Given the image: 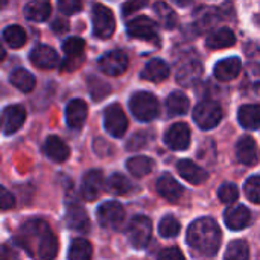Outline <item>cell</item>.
Instances as JSON below:
<instances>
[{
	"mask_svg": "<svg viewBox=\"0 0 260 260\" xmlns=\"http://www.w3.org/2000/svg\"><path fill=\"white\" fill-rule=\"evenodd\" d=\"M17 244L35 260H53L58 254V239L43 219L26 221L17 235Z\"/></svg>",
	"mask_w": 260,
	"mask_h": 260,
	"instance_id": "obj_1",
	"label": "cell"
},
{
	"mask_svg": "<svg viewBox=\"0 0 260 260\" xmlns=\"http://www.w3.org/2000/svg\"><path fill=\"white\" fill-rule=\"evenodd\" d=\"M222 233L212 218H200L187 230V244L203 256H215L221 247Z\"/></svg>",
	"mask_w": 260,
	"mask_h": 260,
	"instance_id": "obj_2",
	"label": "cell"
},
{
	"mask_svg": "<svg viewBox=\"0 0 260 260\" xmlns=\"http://www.w3.org/2000/svg\"><path fill=\"white\" fill-rule=\"evenodd\" d=\"M129 110L136 119L151 122L158 116V101L152 93L137 91L129 99Z\"/></svg>",
	"mask_w": 260,
	"mask_h": 260,
	"instance_id": "obj_3",
	"label": "cell"
},
{
	"mask_svg": "<svg viewBox=\"0 0 260 260\" xmlns=\"http://www.w3.org/2000/svg\"><path fill=\"white\" fill-rule=\"evenodd\" d=\"M193 119L201 129H212L222 119V108L215 101H203L193 110Z\"/></svg>",
	"mask_w": 260,
	"mask_h": 260,
	"instance_id": "obj_4",
	"label": "cell"
},
{
	"mask_svg": "<svg viewBox=\"0 0 260 260\" xmlns=\"http://www.w3.org/2000/svg\"><path fill=\"white\" fill-rule=\"evenodd\" d=\"M93 18V32L99 38H110L114 34L116 29V20L113 15V11L107 8L105 5H94L91 11Z\"/></svg>",
	"mask_w": 260,
	"mask_h": 260,
	"instance_id": "obj_5",
	"label": "cell"
},
{
	"mask_svg": "<svg viewBox=\"0 0 260 260\" xmlns=\"http://www.w3.org/2000/svg\"><path fill=\"white\" fill-rule=\"evenodd\" d=\"M151 236H152L151 219L143 215L133 218V221L129 222V227H128V239H129L131 245L137 250H142L149 244Z\"/></svg>",
	"mask_w": 260,
	"mask_h": 260,
	"instance_id": "obj_6",
	"label": "cell"
},
{
	"mask_svg": "<svg viewBox=\"0 0 260 260\" xmlns=\"http://www.w3.org/2000/svg\"><path fill=\"white\" fill-rule=\"evenodd\" d=\"M98 221L104 229L119 230L125 221V209L117 201H107L98 209Z\"/></svg>",
	"mask_w": 260,
	"mask_h": 260,
	"instance_id": "obj_7",
	"label": "cell"
},
{
	"mask_svg": "<svg viewBox=\"0 0 260 260\" xmlns=\"http://www.w3.org/2000/svg\"><path fill=\"white\" fill-rule=\"evenodd\" d=\"M104 126H105V131L108 134H111L113 137H122L126 129H128V119L122 110L120 105L117 104H113L110 107L105 108V113H104Z\"/></svg>",
	"mask_w": 260,
	"mask_h": 260,
	"instance_id": "obj_8",
	"label": "cell"
},
{
	"mask_svg": "<svg viewBox=\"0 0 260 260\" xmlns=\"http://www.w3.org/2000/svg\"><path fill=\"white\" fill-rule=\"evenodd\" d=\"M126 30L129 34V37L137 38V40H145V41H151V43H157L158 41V30H157V24L149 18V17H137L134 20H131L126 26Z\"/></svg>",
	"mask_w": 260,
	"mask_h": 260,
	"instance_id": "obj_9",
	"label": "cell"
},
{
	"mask_svg": "<svg viewBox=\"0 0 260 260\" xmlns=\"http://www.w3.org/2000/svg\"><path fill=\"white\" fill-rule=\"evenodd\" d=\"M99 69L110 76H119L128 69V56L123 50L116 49L111 52H107L99 59Z\"/></svg>",
	"mask_w": 260,
	"mask_h": 260,
	"instance_id": "obj_10",
	"label": "cell"
},
{
	"mask_svg": "<svg viewBox=\"0 0 260 260\" xmlns=\"http://www.w3.org/2000/svg\"><path fill=\"white\" fill-rule=\"evenodd\" d=\"M165 142L171 149L184 151L190 145V129L186 123H174L165 134Z\"/></svg>",
	"mask_w": 260,
	"mask_h": 260,
	"instance_id": "obj_11",
	"label": "cell"
},
{
	"mask_svg": "<svg viewBox=\"0 0 260 260\" xmlns=\"http://www.w3.org/2000/svg\"><path fill=\"white\" fill-rule=\"evenodd\" d=\"M236 157L245 166H256L260 160L259 146L256 140L250 136H244L239 139L236 145Z\"/></svg>",
	"mask_w": 260,
	"mask_h": 260,
	"instance_id": "obj_12",
	"label": "cell"
},
{
	"mask_svg": "<svg viewBox=\"0 0 260 260\" xmlns=\"http://www.w3.org/2000/svg\"><path fill=\"white\" fill-rule=\"evenodd\" d=\"M102 189H104V175L99 169H93L84 175L81 184V195L84 200L87 201L98 200Z\"/></svg>",
	"mask_w": 260,
	"mask_h": 260,
	"instance_id": "obj_13",
	"label": "cell"
},
{
	"mask_svg": "<svg viewBox=\"0 0 260 260\" xmlns=\"http://www.w3.org/2000/svg\"><path fill=\"white\" fill-rule=\"evenodd\" d=\"M203 76V66L198 59H187L186 62H181L177 70V81L180 85L190 87L200 81Z\"/></svg>",
	"mask_w": 260,
	"mask_h": 260,
	"instance_id": "obj_14",
	"label": "cell"
},
{
	"mask_svg": "<svg viewBox=\"0 0 260 260\" xmlns=\"http://www.w3.org/2000/svg\"><path fill=\"white\" fill-rule=\"evenodd\" d=\"M30 62L38 69H53L58 66L59 58L58 53L46 44H38L30 52Z\"/></svg>",
	"mask_w": 260,
	"mask_h": 260,
	"instance_id": "obj_15",
	"label": "cell"
},
{
	"mask_svg": "<svg viewBox=\"0 0 260 260\" xmlns=\"http://www.w3.org/2000/svg\"><path fill=\"white\" fill-rule=\"evenodd\" d=\"M26 120V110L21 105H8L3 110V133L14 134Z\"/></svg>",
	"mask_w": 260,
	"mask_h": 260,
	"instance_id": "obj_16",
	"label": "cell"
},
{
	"mask_svg": "<svg viewBox=\"0 0 260 260\" xmlns=\"http://www.w3.org/2000/svg\"><path fill=\"white\" fill-rule=\"evenodd\" d=\"M157 192H158L165 200H168V201H171V203H175V201H178V200L183 197L184 189H183V186H181L174 177L165 174V175H161V177L157 180Z\"/></svg>",
	"mask_w": 260,
	"mask_h": 260,
	"instance_id": "obj_17",
	"label": "cell"
},
{
	"mask_svg": "<svg viewBox=\"0 0 260 260\" xmlns=\"http://www.w3.org/2000/svg\"><path fill=\"white\" fill-rule=\"evenodd\" d=\"M66 224L69 229L75 232H88L90 229V219L84 207L79 204H70L66 212Z\"/></svg>",
	"mask_w": 260,
	"mask_h": 260,
	"instance_id": "obj_18",
	"label": "cell"
},
{
	"mask_svg": "<svg viewBox=\"0 0 260 260\" xmlns=\"http://www.w3.org/2000/svg\"><path fill=\"white\" fill-rule=\"evenodd\" d=\"M88 114V108L87 104L82 99H73L69 102L67 108H66V120L67 125L73 129H78L84 125L85 119Z\"/></svg>",
	"mask_w": 260,
	"mask_h": 260,
	"instance_id": "obj_19",
	"label": "cell"
},
{
	"mask_svg": "<svg viewBox=\"0 0 260 260\" xmlns=\"http://www.w3.org/2000/svg\"><path fill=\"white\" fill-rule=\"evenodd\" d=\"M250 221L251 212L245 206H235L225 212V225L233 232L244 230L250 224Z\"/></svg>",
	"mask_w": 260,
	"mask_h": 260,
	"instance_id": "obj_20",
	"label": "cell"
},
{
	"mask_svg": "<svg viewBox=\"0 0 260 260\" xmlns=\"http://www.w3.org/2000/svg\"><path fill=\"white\" fill-rule=\"evenodd\" d=\"M177 171L190 184H203L209 178V174L192 160H180L177 163Z\"/></svg>",
	"mask_w": 260,
	"mask_h": 260,
	"instance_id": "obj_21",
	"label": "cell"
},
{
	"mask_svg": "<svg viewBox=\"0 0 260 260\" xmlns=\"http://www.w3.org/2000/svg\"><path fill=\"white\" fill-rule=\"evenodd\" d=\"M241 70H242V62L239 58H225L215 66L213 73L216 79L225 82V81L235 79L241 73Z\"/></svg>",
	"mask_w": 260,
	"mask_h": 260,
	"instance_id": "obj_22",
	"label": "cell"
},
{
	"mask_svg": "<svg viewBox=\"0 0 260 260\" xmlns=\"http://www.w3.org/2000/svg\"><path fill=\"white\" fill-rule=\"evenodd\" d=\"M171 69L163 59H152L146 64V67L142 72V79L151 81V82H161L169 78Z\"/></svg>",
	"mask_w": 260,
	"mask_h": 260,
	"instance_id": "obj_23",
	"label": "cell"
},
{
	"mask_svg": "<svg viewBox=\"0 0 260 260\" xmlns=\"http://www.w3.org/2000/svg\"><path fill=\"white\" fill-rule=\"evenodd\" d=\"M44 151L46 154L49 155V158H52L53 161L56 163H62L69 158L70 155V149L69 146L56 136H49L46 139V143H44Z\"/></svg>",
	"mask_w": 260,
	"mask_h": 260,
	"instance_id": "obj_24",
	"label": "cell"
},
{
	"mask_svg": "<svg viewBox=\"0 0 260 260\" xmlns=\"http://www.w3.org/2000/svg\"><path fill=\"white\" fill-rule=\"evenodd\" d=\"M238 120L241 126L247 129H257L260 126V105L248 104L241 107L238 111Z\"/></svg>",
	"mask_w": 260,
	"mask_h": 260,
	"instance_id": "obj_25",
	"label": "cell"
},
{
	"mask_svg": "<svg viewBox=\"0 0 260 260\" xmlns=\"http://www.w3.org/2000/svg\"><path fill=\"white\" fill-rule=\"evenodd\" d=\"M236 43V37L233 34L232 29L229 27H222V29H218L215 30L213 34H210L206 40V46L209 49H224V47H230Z\"/></svg>",
	"mask_w": 260,
	"mask_h": 260,
	"instance_id": "obj_26",
	"label": "cell"
},
{
	"mask_svg": "<svg viewBox=\"0 0 260 260\" xmlns=\"http://www.w3.org/2000/svg\"><path fill=\"white\" fill-rule=\"evenodd\" d=\"M244 91L250 98L260 99V66L259 64H250L245 70V79H244Z\"/></svg>",
	"mask_w": 260,
	"mask_h": 260,
	"instance_id": "obj_27",
	"label": "cell"
},
{
	"mask_svg": "<svg viewBox=\"0 0 260 260\" xmlns=\"http://www.w3.org/2000/svg\"><path fill=\"white\" fill-rule=\"evenodd\" d=\"M50 12H52V6L49 2H44V0L29 2L24 6V15L30 21H46Z\"/></svg>",
	"mask_w": 260,
	"mask_h": 260,
	"instance_id": "obj_28",
	"label": "cell"
},
{
	"mask_svg": "<svg viewBox=\"0 0 260 260\" xmlns=\"http://www.w3.org/2000/svg\"><path fill=\"white\" fill-rule=\"evenodd\" d=\"M190 107L189 98L183 91H172L166 99V108L171 116H183Z\"/></svg>",
	"mask_w": 260,
	"mask_h": 260,
	"instance_id": "obj_29",
	"label": "cell"
},
{
	"mask_svg": "<svg viewBox=\"0 0 260 260\" xmlns=\"http://www.w3.org/2000/svg\"><path fill=\"white\" fill-rule=\"evenodd\" d=\"M11 84L23 93L32 91L35 87V76L26 69H15L9 76Z\"/></svg>",
	"mask_w": 260,
	"mask_h": 260,
	"instance_id": "obj_30",
	"label": "cell"
},
{
	"mask_svg": "<svg viewBox=\"0 0 260 260\" xmlns=\"http://www.w3.org/2000/svg\"><path fill=\"white\" fill-rule=\"evenodd\" d=\"M126 168L129 171L131 175L137 177V178H142L148 174L152 172L154 169V161L149 158V157H145V155H137V157H133L126 161Z\"/></svg>",
	"mask_w": 260,
	"mask_h": 260,
	"instance_id": "obj_31",
	"label": "cell"
},
{
	"mask_svg": "<svg viewBox=\"0 0 260 260\" xmlns=\"http://www.w3.org/2000/svg\"><path fill=\"white\" fill-rule=\"evenodd\" d=\"M154 11H155V15L160 21V24H163L166 29H174L177 26V21H178V17L175 14V11L165 2H158L154 5Z\"/></svg>",
	"mask_w": 260,
	"mask_h": 260,
	"instance_id": "obj_32",
	"label": "cell"
},
{
	"mask_svg": "<svg viewBox=\"0 0 260 260\" xmlns=\"http://www.w3.org/2000/svg\"><path fill=\"white\" fill-rule=\"evenodd\" d=\"M91 254H93V248L87 239L82 238L73 239L69 248V260H91Z\"/></svg>",
	"mask_w": 260,
	"mask_h": 260,
	"instance_id": "obj_33",
	"label": "cell"
},
{
	"mask_svg": "<svg viewBox=\"0 0 260 260\" xmlns=\"http://www.w3.org/2000/svg\"><path fill=\"white\" fill-rule=\"evenodd\" d=\"M3 40L6 41V44L12 49H20L26 44L27 41V37H26V32L21 26H17V24H12V26H8L5 30H3Z\"/></svg>",
	"mask_w": 260,
	"mask_h": 260,
	"instance_id": "obj_34",
	"label": "cell"
},
{
	"mask_svg": "<svg viewBox=\"0 0 260 260\" xmlns=\"http://www.w3.org/2000/svg\"><path fill=\"white\" fill-rule=\"evenodd\" d=\"M105 189L110 193H114V195H125V193H128L131 190V183H129V180L125 175H122V174H113L107 180Z\"/></svg>",
	"mask_w": 260,
	"mask_h": 260,
	"instance_id": "obj_35",
	"label": "cell"
},
{
	"mask_svg": "<svg viewBox=\"0 0 260 260\" xmlns=\"http://www.w3.org/2000/svg\"><path fill=\"white\" fill-rule=\"evenodd\" d=\"M224 260H250V248L245 241H233L227 251Z\"/></svg>",
	"mask_w": 260,
	"mask_h": 260,
	"instance_id": "obj_36",
	"label": "cell"
},
{
	"mask_svg": "<svg viewBox=\"0 0 260 260\" xmlns=\"http://www.w3.org/2000/svg\"><path fill=\"white\" fill-rule=\"evenodd\" d=\"M158 232H160V235L163 238H175V236L180 235L181 225H180V222H178L177 218H174V216H165L160 221Z\"/></svg>",
	"mask_w": 260,
	"mask_h": 260,
	"instance_id": "obj_37",
	"label": "cell"
},
{
	"mask_svg": "<svg viewBox=\"0 0 260 260\" xmlns=\"http://www.w3.org/2000/svg\"><path fill=\"white\" fill-rule=\"evenodd\" d=\"M62 49H64L66 55L70 58L81 56L85 49V41L79 37H70L62 43Z\"/></svg>",
	"mask_w": 260,
	"mask_h": 260,
	"instance_id": "obj_38",
	"label": "cell"
},
{
	"mask_svg": "<svg viewBox=\"0 0 260 260\" xmlns=\"http://www.w3.org/2000/svg\"><path fill=\"white\" fill-rule=\"evenodd\" d=\"M88 85H90V93H91V96H93V99H94V101H101V99H104V98L111 91L110 85H108L105 81L98 79V78H90Z\"/></svg>",
	"mask_w": 260,
	"mask_h": 260,
	"instance_id": "obj_39",
	"label": "cell"
},
{
	"mask_svg": "<svg viewBox=\"0 0 260 260\" xmlns=\"http://www.w3.org/2000/svg\"><path fill=\"white\" fill-rule=\"evenodd\" d=\"M244 192L251 203L260 204V177L248 178L244 186Z\"/></svg>",
	"mask_w": 260,
	"mask_h": 260,
	"instance_id": "obj_40",
	"label": "cell"
},
{
	"mask_svg": "<svg viewBox=\"0 0 260 260\" xmlns=\"http://www.w3.org/2000/svg\"><path fill=\"white\" fill-rule=\"evenodd\" d=\"M218 197H219V200H221L222 203L232 204V203H235V201L238 200L239 190H238V187H236L233 183H225V184H222V186L219 187Z\"/></svg>",
	"mask_w": 260,
	"mask_h": 260,
	"instance_id": "obj_41",
	"label": "cell"
},
{
	"mask_svg": "<svg viewBox=\"0 0 260 260\" xmlns=\"http://www.w3.org/2000/svg\"><path fill=\"white\" fill-rule=\"evenodd\" d=\"M203 12H204V14H201L200 24L203 26V29H210V27L216 23V20H218V11L209 8V9H206V11H203Z\"/></svg>",
	"mask_w": 260,
	"mask_h": 260,
	"instance_id": "obj_42",
	"label": "cell"
},
{
	"mask_svg": "<svg viewBox=\"0 0 260 260\" xmlns=\"http://www.w3.org/2000/svg\"><path fill=\"white\" fill-rule=\"evenodd\" d=\"M58 8H59V11H61L62 14L72 15V14H76V12L82 8V5H81V2H78V0H61V2L58 3Z\"/></svg>",
	"mask_w": 260,
	"mask_h": 260,
	"instance_id": "obj_43",
	"label": "cell"
},
{
	"mask_svg": "<svg viewBox=\"0 0 260 260\" xmlns=\"http://www.w3.org/2000/svg\"><path fill=\"white\" fill-rule=\"evenodd\" d=\"M148 143V137L146 133L140 131L136 136H133V139L128 142V151H136V149H142L145 145Z\"/></svg>",
	"mask_w": 260,
	"mask_h": 260,
	"instance_id": "obj_44",
	"label": "cell"
},
{
	"mask_svg": "<svg viewBox=\"0 0 260 260\" xmlns=\"http://www.w3.org/2000/svg\"><path fill=\"white\" fill-rule=\"evenodd\" d=\"M157 260H186V259H184L183 253H181L177 247H171V248L163 250V251L158 254Z\"/></svg>",
	"mask_w": 260,
	"mask_h": 260,
	"instance_id": "obj_45",
	"label": "cell"
},
{
	"mask_svg": "<svg viewBox=\"0 0 260 260\" xmlns=\"http://www.w3.org/2000/svg\"><path fill=\"white\" fill-rule=\"evenodd\" d=\"M0 206H2V209L3 210H8V209H11V207H14V204H15V200H14V197L5 189V187H2L0 189Z\"/></svg>",
	"mask_w": 260,
	"mask_h": 260,
	"instance_id": "obj_46",
	"label": "cell"
},
{
	"mask_svg": "<svg viewBox=\"0 0 260 260\" xmlns=\"http://www.w3.org/2000/svg\"><path fill=\"white\" fill-rule=\"evenodd\" d=\"M94 142H98L101 146H98V145H94V152L98 154V155H101V157H107L110 152H111V145L108 143V142H105L104 139H96Z\"/></svg>",
	"mask_w": 260,
	"mask_h": 260,
	"instance_id": "obj_47",
	"label": "cell"
},
{
	"mask_svg": "<svg viewBox=\"0 0 260 260\" xmlns=\"http://www.w3.org/2000/svg\"><path fill=\"white\" fill-rule=\"evenodd\" d=\"M145 5H146L145 2H126V3L122 5V11H123L125 15H129V14H133L134 11L143 8Z\"/></svg>",
	"mask_w": 260,
	"mask_h": 260,
	"instance_id": "obj_48",
	"label": "cell"
},
{
	"mask_svg": "<svg viewBox=\"0 0 260 260\" xmlns=\"http://www.w3.org/2000/svg\"><path fill=\"white\" fill-rule=\"evenodd\" d=\"M52 29H53L56 34H62V32H66V30L69 29V24H67L66 20H55L53 24H52Z\"/></svg>",
	"mask_w": 260,
	"mask_h": 260,
	"instance_id": "obj_49",
	"label": "cell"
}]
</instances>
